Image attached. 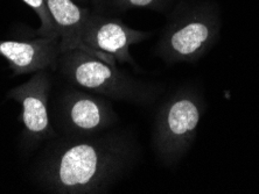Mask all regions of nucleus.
Returning a JSON list of instances; mask_svg holds the SVG:
<instances>
[{"mask_svg": "<svg viewBox=\"0 0 259 194\" xmlns=\"http://www.w3.org/2000/svg\"><path fill=\"white\" fill-rule=\"evenodd\" d=\"M137 157L138 146L126 132L61 135L36 159L32 178L41 189L51 193H103L127 172Z\"/></svg>", "mask_w": 259, "mask_h": 194, "instance_id": "1", "label": "nucleus"}, {"mask_svg": "<svg viewBox=\"0 0 259 194\" xmlns=\"http://www.w3.org/2000/svg\"><path fill=\"white\" fill-rule=\"evenodd\" d=\"M56 72L68 83L106 99L147 106L157 100L162 89L158 84L132 77L113 64L74 49L60 55Z\"/></svg>", "mask_w": 259, "mask_h": 194, "instance_id": "2", "label": "nucleus"}, {"mask_svg": "<svg viewBox=\"0 0 259 194\" xmlns=\"http://www.w3.org/2000/svg\"><path fill=\"white\" fill-rule=\"evenodd\" d=\"M220 30V13L212 4L181 5L160 36L157 54L166 63L195 62L215 44Z\"/></svg>", "mask_w": 259, "mask_h": 194, "instance_id": "3", "label": "nucleus"}, {"mask_svg": "<svg viewBox=\"0 0 259 194\" xmlns=\"http://www.w3.org/2000/svg\"><path fill=\"white\" fill-rule=\"evenodd\" d=\"M202 113V99L192 90L178 91L162 102L155 116L152 144L163 164L178 163L193 146Z\"/></svg>", "mask_w": 259, "mask_h": 194, "instance_id": "4", "label": "nucleus"}, {"mask_svg": "<svg viewBox=\"0 0 259 194\" xmlns=\"http://www.w3.org/2000/svg\"><path fill=\"white\" fill-rule=\"evenodd\" d=\"M55 117V125L62 136L74 138L106 132L119 120L108 99L76 86L60 96Z\"/></svg>", "mask_w": 259, "mask_h": 194, "instance_id": "5", "label": "nucleus"}, {"mask_svg": "<svg viewBox=\"0 0 259 194\" xmlns=\"http://www.w3.org/2000/svg\"><path fill=\"white\" fill-rule=\"evenodd\" d=\"M52 85L51 75L48 70H45L33 74L27 82L11 92V97L20 102L22 107V139L27 151L59 136L49 116L48 102Z\"/></svg>", "mask_w": 259, "mask_h": 194, "instance_id": "6", "label": "nucleus"}, {"mask_svg": "<svg viewBox=\"0 0 259 194\" xmlns=\"http://www.w3.org/2000/svg\"><path fill=\"white\" fill-rule=\"evenodd\" d=\"M151 35L150 32L131 28L115 15L94 10L90 11L87 19L82 40L94 50L115 57L117 64L138 68L131 56V47L147 40Z\"/></svg>", "mask_w": 259, "mask_h": 194, "instance_id": "7", "label": "nucleus"}, {"mask_svg": "<svg viewBox=\"0 0 259 194\" xmlns=\"http://www.w3.org/2000/svg\"><path fill=\"white\" fill-rule=\"evenodd\" d=\"M61 54L60 39L36 36L27 41L0 42V55L9 60L14 75L55 71Z\"/></svg>", "mask_w": 259, "mask_h": 194, "instance_id": "8", "label": "nucleus"}, {"mask_svg": "<svg viewBox=\"0 0 259 194\" xmlns=\"http://www.w3.org/2000/svg\"><path fill=\"white\" fill-rule=\"evenodd\" d=\"M47 4L58 29L62 52L79 49L98 57L106 63L117 66L115 57L94 50L85 45L82 40L87 19L90 14L89 9L81 6L75 0H47Z\"/></svg>", "mask_w": 259, "mask_h": 194, "instance_id": "9", "label": "nucleus"}, {"mask_svg": "<svg viewBox=\"0 0 259 194\" xmlns=\"http://www.w3.org/2000/svg\"><path fill=\"white\" fill-rule=\"evenodd\" d=\"M94 10L97 12L116 15L130 10L144 9L162 11L168 5L170 0H90Z\"/></svg>", "mask_w": 259, "mask_h": 194, "instance_id": "10", "label": "nucleus"}, {"mask_svg": "<svg viewBox=\"0 0 259 194\" xmlns=\"http://www.w3.org/2000/svg\"><path fill=\"white\" fill-rule=\"evenodd\" d=\"M28 5L40 19V27L35 30V35L48 39H59L54 19L49 11L47 0H22Z\"/></svg>", "mask_w": 259, "mask_h": 194, "instance_id": "11", "label": "nucleus"}, {"mask_svg": "<svg viewBox=\"0 0 259 194\" xmlns=\"http://www.w3.org/2000/svg\"><path fill=\"white\" fill-rule=\"evenodd\" d=\"M75 2L78 3V4H85L88 2H90V0H75Z\"/></svg>", "mask_w": 259, "mask_h": 194, "instance_id": "12", "label": "nucleus"}]
</instances>
